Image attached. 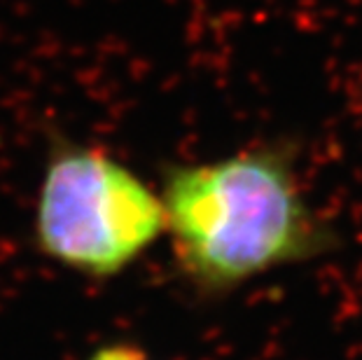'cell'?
Listing matches in <instances>:
<instances>
[{
	"mask_svg": "<svg viewBox=\"0 0 362 360\" xmlns=\"http://www.w3.org/2000/svg\"><path fill=\"white\" fill-rule=\"evenodd\" d=\"M87 360H150L145 356V351L131 344H107V347L98 349L96 354H91Z\"/></svg>",
	"mask_w": 362,
	"mask_h": 360,
	"instance_id": "obj_3",
	"label": "cell"
},
{
	"mask_svg": "<svg viewBox=\"0 0 362 360\" xmlns=\"http://www.w3.org/2000/svg\"><path fill=\"white\" fill-rule=\"evenodd\" d=\"M33 232L52 262L112 279L166 234L164 202L105 150L57 143L37 190Z\"/></svg>",
	"mask_w": 362,
	"mask_h": 360,
	"instance_id": "obj_2",
	"label": "cell"
},
{
	"mask_svg": "<svg viewBox=\"0 0 362 360\" xmlns=\"http://www.w3.org/2000/svg\"><path fill=\"white\" fill-rule=\"evenodd\" d=\"M161 202L178 272L202 297L229 295L339 246L332 225L306 199L295 145L288 141L171 166Z\"/></svg>",
	"mask_w": 362,
	"mask_h": 360,
	"instance_id": "obj_1",
	"label": "cell"
}]
</instances>
